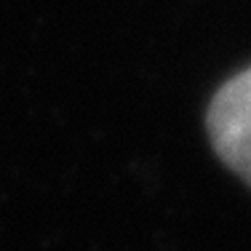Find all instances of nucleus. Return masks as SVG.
I'll return each instance as SVG.
<instances>
[{
  "mask_svg": "<svg viewBox=\"0 0 251 251\" xmlns=\"http://www.w3.org/2000/svg\"><path fill=\"white\" fill-rule=\"evenodd\" d=\"M206 123L217 155L251 187V67L217 91Z\"/></svg>",
  "mask_w": 251,
  "mask_h": 251,
  "instance_id": "nucleus-1",
  "label": "nucleus"
}]
</instances>
